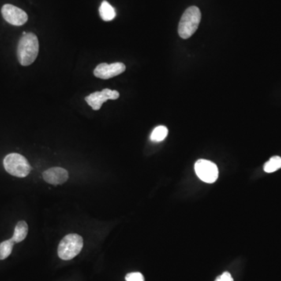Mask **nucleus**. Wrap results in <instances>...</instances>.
Here are the masks:
<instances>
[{
  "instance_id": "obj_13",
  "label": "nucleus",
  "mask_w": 281,
  "mask_h": 281,
  "mask_svg": "<svg viewBox=\"0 0 281 281\" xmlns=\"http://www.w3.org/2000/svg\"><path fill=\"white\" fill-rule=\"evenodd\" d=\"M168 135V129L165 126H158L155 128L150 136V139L154 142H160L166 139Z\"/></svg>"
},
{
  "instance_id": "obj_5",
  "label": "nucleus",
  "mask_w": 281,
  "mask_h": 281,
  "mask_svg": "<svg viewBox=\"0 0 281 281\" xmlns=\"http://www.w3.org/2000/svg\"><path fill=\"white\" fill-rule=\"evenodd\" d=\"M195 170L199 179L212 184L217 180L219 170L215 163L207 159H199L195 164Z\"/></svg>"
},
{
  "instance_id": "obj_12",
  "label": "nucleus",
  "mask_w": 281,
  "mask_h": 281,
  "mask_svg": "<svg viewBox=\"0 0 281 281\" xmlns=\"http://www.w3.org/2000/svg\"><path fill=\"white\" fill-rule=\"evenodd\" d=\"M14 244V241L12 238L2 241L0 244V260L6 259L10 256Z\"/></svg>"
},
{
  "instance_id": "obj_15",
  "label": "nucleus",
  "mask_w": 281,
  "mask_h": 281,
  "mask_svg": "<svg viewBox=\"0 0 281 281\" xmlns=\"http://www.w3.org/2000/svg\"><path fill=\"white\" fill-rule=\"evenodd\" d=\"M126 281H144V277L140 273H131L126 276Z\"/></svg>"
},
{
  "instance_id": "obj_10",
  "label": "nucleus",
  "mask_w": 281,
  "mask_h": 281,
  "mask_svg": "<svg viewBox=\"0 0 281 281\" xmlns=\"http://www.w3.org/2000/svg\"><path fill=\"white\" fill-rule=\"evenodd\" d=\"M28 226L25 221H20L15 226L14 233H13L12 239L15 243L21 242L25 239L28 235Z\"/></svg>"
},
{
  "instance_id": "obj_1",
  "label": "nucleus",
  "mask_w": 281,
  "mask_h": 281,
  "mask_svg": "<svg viewBox=\"0 0 281 281\" xmlns=\"http://www.w3.org/2000/svg\"><path fill=\"white\" fill-rule=\"evenodd\" d=\"M39 43L34 33H27L20 38L17 46V59L22 66L33 64L39 55Z\"/></svg>"
},
{
  "instance_id": "obj_2",
  "label": "nucleus",
  "mask_w": 281,
  "mask_h": 281,
  "mask_svg": "<svg viewBox=\"0 0 281 281\" xmlns=\"http://www.w3.org/2000/svg\"><path fill=\"white\" fill-rule=\"evenodd\" d=\"M201 11L197 6H190L185 10L178 26V34L181 39H189L196 33L201 22Z\"/></svg>"
},
{
  "instance_id": "obj_11",
  "label": "nucleus",
  "mask_w": 281,
  "mask_h": 281,
  "mask_svg": "<svg viewBox=\"0 0 281 281\" xmlns=\"http://www.w3.org/2000/svg\"><path fill=\"white\" fill-rule=\"evenodd\" d=\"M99 14L104 21H110L115 18V9L107 1L104 0L99 7Z\"/></svg>"
},
{
  "instance_id": "obj_14",
  "label": "nucleus",
  "mask_w": 281,
  "mask_h": 281,
  "mask_svg": "<svg viewBox=\"0 0 281 281\" xmlns=\"http://www.w3.org/2000/svg\"><path fill=\"white\" fill-rule=\"evenodd\" d=\"M281 168V158L278 155L273 156L264 166V171L267 173H274Z\"/></svg>"
},
{
  "instance_id": "obj_6",
  "label": "nucleus",
  "mask_w": 281,
  "mask_h": 281,
  "mask_svg": "<svg viewBox=\"0 0 281 281\" xmlns=\"http://www.w3.org/2000/svg\"><path fill=\"white\" fill-rule=\"evenodd\" d=\"M120 97V93L116 90L105 88L102 91H95L86 97L85 101L92 108V110H99L102 104L109 99L116 100Z\"/></svg>"
},
{
  "instance_id": "obj_8",
  "label": "nucleus",
  "mask_w": 281,
  "mask_h": 281,
  "mask_svg": "<svg viewBox=\"0 0 281 281\" xmlns=\"http://www.w3.org/2000/svg\"><path fill=\"white\" fill-rule=\"evenodd\" d=\"M125 70L126 66L123 63L117 62L112 64L102 63L96 67L94 70V75L99 78L107 80L124 73Z\"/></svg>"
},
{
  "instance_id": "obj_9",
  "label": "nucleus",
  "mask_w": 281,
  "mask_h": 281,
  "mask_svg": "<svg viewBox=\"0 0 281 281\" xmlns=\"http://www.w3.org/2000/svg\"><path fill=\"white\" fill-rule=\"evenodd\" d=\"M45 181L51 185H62L69 178L68 172L61 167H53L48 169L43 173Z\"/></svg>"
},
{
  "instance_id": "obj_7",
  "label": "nucleus",
  "mask_w": 281,
  "mask_h": 281,
  "mask_svg": "<svg viewBox=\"0 0 281 281\" xmlns=\"http://www.w3.org/2000/svg\"><path fill=\"white\" fill-rule=\"evenodd\" d=\"M1 11L4 20L12 25L21 26L28 21V16L26 12L11 4H5Z\"/></svg>"
},
{
  "instance_id": "obj_3",
  "label": "nucleus",
  "mask_w": 281,
  "mask_h": 281,
  "mask_svg": "<svg viewBox=\"0 0 281 281\" xmlns=\"http://www.w3.org/2000/svg\"><path fill=\"white\" fill-rule=\"evenodd\" d=\"M82 248V237L77 234H68L59 245V257L63 260H70L80 253Z\"/></svg>"
},
{
  "instance_id": "obj_4",
  "label": "nucleus",
  "mask_w": 281,
  "mask_h": 281,
  "mask_svg": "<svg viewBox=\"0 0 281 281\" xmlns=\"http://www.w3.org/2000/svg\"><path fill=\"white\" fill-rule=\"evenodd\" d=\"M3 166L10 175L17 177H27L31 170L28 159L18 153L6 155L3 160Z\"/></svg>"
},
{
  "instance_id": "obj_16",
  "label": "nucleus",
  "mask_w": 281,
  "mask_h": 281,
  "mask_svg": "<svg viewBox=\"0 0 281 281\" xmlns=\"http://www.w3.org/2000/svg\"><path fill=\"white\" fill-rule=\"evenodd\" d=\"M215 281H234L230 273L224 272L222 275L217 277Z\"/></svg>"
}]
</instances>
